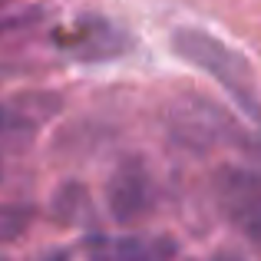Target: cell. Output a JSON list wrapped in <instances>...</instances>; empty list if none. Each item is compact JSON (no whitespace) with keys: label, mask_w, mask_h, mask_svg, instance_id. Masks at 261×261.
<instances>
[{"label":"cell","mask_w":261,"mask_h":261,"mask_svg":"<svg viewBox=\"0 0 261 261\" xmlns=\"http://www.w3.org/2000/svg\"><path fill=\"white\" fill-rule=\"evenodd\" d=\"M86 255L93 261H178V242L172 235H99L86 242Z\"/></svg>","instance_id":"5b68a950"},{"label":"cell","mask_w":261,"mask_h":261,"mask_svg":"<svg viewBox=\"0 0 261 261\" xmlns=\"http://www.w3.org/2000/svg\"><path fill=\"white\" fill-rule=\"evenodd\" d=\"M242 146H245V149H248V152H251V155H255V159L261 162V136H255V139H245Z\"/></svg>","instance_id":"7c38bea8"},{"label":"cell","mask_w":261,"mask_h":261,"mask_svg":"<svg viewBox=\"0 0 261 261\" xmlns=\"http://www.w3.org/2000/svg\"><path fill=\"white\" fill-rule=\"evenodd\" d=\"M57 43L80 63H109V60H122L133 50V37L102 13L76 17L63 33H57Z\"/></svg>","instance_id":"277c9868"},{"label":"cell","mask_w":261,"mask_h":261,"mask_svg":"<svg viewBox=\"0 0 261 261\" xmlns=\"http://www.w3.org/2000/svg\"><path fill=\"white\" fill-rule=\"evenodd\" d=\"M222 261H238V258H222Z\"/></svg>","instance_id":"5bb4252c"},{"label":"cell","mask_w":261,"mask_h":261,"mask_svg":"<svg viewBox=\"0 0 261 261\" xmlns=\"http://www.w3.org/2000/svg\"><path fill=\"white\" fill-rule=\"evenodd\" d=\"M37 222V208L30 202H0V248L17 245Z\"/></svg>","instance_id":"ba28073f"},{"label":"cell","mask_w":261,"mask_h":261,"mask_svg":"<svg viewBox=\"0 0 261 261\" xmlns=\"http://www.w3.org/2000/svg\"><path fill=\"white\" fill-rule=\"evenodd\" d=\"M155 208V175L142 155H119L106 175V212L119 228L146 222Z\"/></svg>","instance_id":"3957f363"},{"label":"cell","mask_w":261,"mask_h":261,"mask_svg":"<svg viewBox=\"0 0 261 261\" xmlns=\"http://www.w3.org/2000/svg\"><path fill=\"white\" fill-rule=\"evenodd\" d=\"M169 46L178 60H185L189 66H195L198 73L212 76L218 86L225 89L235 109L245 116L248 122H255L261 129V93H258V80L251 63L228 46L225 40L212 37L202 27H175L172 37H169Z\"/></svg>","instance_id":"6da1fadb"},{"label":"cell","mask_w":261,"mask_h":261,"mask_svg":"<svg viewBox=\"0 0 261 261\" xmlns=\"http://www.w3.org/2000/svg\"><path fill=\"white\" fill-rule=\"evenodd\" d=\"M169 133L178 146L192 149V152H212L225 142L242 146L248 139L228 109H222L215 99L195 89H185L169 102Z\"/></svg>","instance_id":"7a4b0ae2"},{"label":"cell","mask_w":261,"mask_h":261,"mask_svg":"<svg viewBox=\"0 0 261 261\" xmlns=\"http://www.w3.org/2000/svg\"><path fill=\"white\" fill-rule=\"evenodd\" d=\"M215 192L231 218L245 215L248 208L261 205V172L245 166H222L215 172Z\"/></svg>","instance_id":"8992f818"},{"label":"cell","mask_w":261,"mask_h":261,"mask_svg":"<svg viewBox=\"0 0 261 261\" xmlns=\"http://www.w3.org/2000/svg\"><path fill=\"white\" fill-rule=\"evenodd\" d=\"M10 106L17 109L30 126H40V122H46L50 116L60 113L63 96H60V93H43V89H30V93H17L10 99Z\"/></svg>","instance_id":"9c48e42d"},{"label":"cell","mask_w":261,"mask_h":261,"mask_svg":"<svg viewBox=\"0 0 261 261\" xmlns=\"http://www.w3.org/2000/svg\"><path fill=\"white\" fill-rule=\"evenodd\" d=\"M30 122L10 106V102H0V136H13V133H30Z\"/></svg>","instance_id":"30bf717a"},{"label":"cell","mask_w":261,"mask_h":261,"mask_svg":"<svg viewBox=\"0 0 261 261\" xmlns=\"http://www.w3.org/2000/svg\"><path fill=\"white\" fill-rule=\"evenodd\" d=\"M89 212V192L83 182H76V178H66L63 185H57V192H53L50 198V215L57 225H63V228H70V225H80L86 218Z\"/></svg>","instance_id":"52a82bcc"},{"label":"cell","mask_w":261,"mask_h":261,"mask_svg":"<svg viewBox=\"0 0 261 261\" xmlns=\"http://www.w3.org/2000/svg\"><path fill=\"white\" fill-rule=\"evenodd\" d=\"M235 222H238V228H242V235H245V238H248V242L261 251V205L248 208L245 215H238Z\"/></svg>","instance_id":"8fae6325"},{"label":"cell","mask_w":261,"mask_h":261,"mask_svg":"<svg viewBox=\"0 0 261 261\" xmlns=\"http://www.w3.org/2000/svg\"><path fill=\"white\" fill-rule=\"evenodd\" d=\"M46 261H70V251L60 248V251H46Z\"/></svg>","instance_id":"4fadbf2b"}]
</instances>
